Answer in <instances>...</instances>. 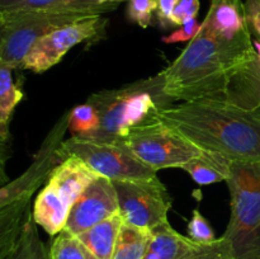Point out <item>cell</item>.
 Listing matches in <instances>:
<instances>
[{
    "mask_svg": "<svg viewBox=\"0 0 260 259\" xmlns=\"http://www.w3.org/2000/svg\"><path fill=\"white\" fill-rule=\"evenodd\" d=\"M159 118L202 150L218 152L233 163L260 164V108L202 99L169 107Z\"/></svg>",
    "mask_w": 260,
    "mask_h": 259,
    "instance_id": "6da1fadb",
    "label": "cell"
},
{
    "mask_svg": "<svg viewBox=\"0 0 260 259\" xmlns=\"http://www.w3.org/2000/svg\"><path fill=\"white\" fill-rule=\"evenodd\" d=\"M255 56L251 35L226 40L202 22L198 35L160 71L165 93L183 102L225 99L231 76Z\"/></svg>",
    "mask_w": 260,
    "mask_h": 259,
    "instance_id": "7a4b0ae2",
    "label": "cell"
},
{
    "mask_svg": "<svg viewBox=\"0 0 260 259\" xmlns=\"http://www.w3.org/2000/svg\"><path fill=\"white\" fill-rule=\"evenodd\" d=\"M101 118L94 137L123 140L131 128L159 118V113L174 103L164 89L161 73L140 79L117 89H104L88 98Z\"/></svg>",
    "mask_w": 260,
    "mask_h": 259,
    "instance_id": "3957f363",
    "label": "cell"
},
{
    "mask_svg": "<svg viewBox=\"0 0 260 259\" xmlns=\"http://www.w3.org/2000/svg\"><path fill=\"white\" fill-rule=\"evenodd\" d=\"M69 126V112L63 114L46 139L42 149L38 152L32 167L20 178L3 185L0 196V253L7 251L19 238L24 229L29 211V200L46 177L61 160L58 155L62 136Z\"/></svg>",
    "mask_w": 260,
    "mask_h": 259,
    "instance_id": "277c9868",
    "label": "cell"
},
{
    "mask_svg": "<svg viewBox=\"0 0 260 259\" xmlns=\"http://www.w3.org/2000/svg\"><path fill=\"white\" fill-rule=\"evenodd\" d=\"M230 220L225 236L235 259H260V164L233 163L228 180Z\"/></svg>",
    "mask_w": 260,
    "mask_h": 259,
    "instance_id": "5b68a950",
    "label": "cell"
},
{
    "mask_svg": "<svg viewBox=\"0 0 260 259\" xmlns=\"http://www.w3.org/2000/svg\"><path fill=\"white\" fill-rule=\"evenodd\" d=\"M96 14L81 12H0V65L20 69L38 40L53 30Z\"/></svg>",
    "mask_w": 260,
    "mask_h": 259,
    "instance_id": "8992f818",
    "label": "cell"
},
{
    "mask_svg": "<svg viewBox=\"0 0 260 259\" xmlns=\"http://www.w3.org/2000/svg\"><path fill=\"white\" fill-rule=\"evenodd\" d=\"M58 155L61 160L75 155L94 172L111 180L145 179L156 175L154 169L132 152L124 140L71 136L61 145Z\"/></svg>",
    "mask_w": 260,
    "mask_h": 259,
    "instance_id": "52a82bcc",
    "label": "cell"
},
{
    "mask_svg": "<svg viewBox=\"0 0 260 259\" xmlns=\"http://www.w3.org/2000/svg\"><path fill=\"white\" fill-rule=\"evenodd\" d=\"M123 140L132 152L155 172L182 168L203 151L160 118L134 127Z\"/></svg>",
    "mask_w": 260,
    "mask_h": 259,
    "instance_id": "ba28073f",
    "label": "cell"
},
{
    "mask_svg": "<svg viewBox=\"0 0 260 259\" xmlns=\"http://www.w3.org/2000/svg\"><path fill=\"white\" fill-rule=\"evenodd\" d=\"M112 182L118 197L119 213L124 222L151 230L168 221L173 198L156 175L145 179Z\"/></svg>",
    "mask_w": 260,
    "mask_h": 259,
    "instance_id": "9c48e42d",
    "label": "cell"
},
{
    "mask_svg": "<svg viewBox=\"0 0 260 259\" xmlns=\"http://www.w3.org/2000/svg\"><path fill=\"white\" fill-rule=\"evenodd\" d=\"M108 19L102 15L86 18L53 30L32 46L20 65L23 70L42 74L62 60L63 56L79 43H91L106 33Z\"/></svg>",
    "mask_w": 260,
    "mask_h": 259,
    "instance_id": "30bf717a",
    "label": "cell"
},
{
    "mask_svg": "<svg viewBox=\"0 0 260 259\" xmlns=\"http://www.w3.org/2000/svg\"><path fill=\"white\" fill-rule=\"evenodd\" d=\"M117 213L119 205L113 182L99 177L71 206L65 230L78 236Z\"/></svg>",
    "mask_w": 260,
    "mask_h": 259,
    "instance_id": "8fae6325",
    "label": "cell"
},
{
    "mask_svg": "<svg viewBox=\"0 0 260 259\" xmlns=\"http://www.w3.org/2000/svg\"><path fill=\"white\" fill-rule=\"evenodd\" d=\"M99 177L102 175L94 172L80 157L70 155L53 168L47 178V183L57 190L66 205L71 208L86 188Z\"/></svg>",
    "mask_w": 260,
    "mask_h": 259,
    "instance_id": "7c38bea8",
    "label": "cell"
},
{
    "mask_svg": "<svg viewBox=\"0 0 260 259\" xmlns=\"http://www.w3.org/2000/svg\"><path fill=\"white\" fill-rule=\"evenodd\" d=\"M109 0H0V12H81L102 15L118 8Z\"/></svg>",
    "mask_w": 260,
    "mask_h": 259,
    "instance_id": "4fadbf2b",
    "label": "cell"
},
{
    "mask_svg": "<svg viewBox=\"0 0 260 259\" xmlns=\"http://www.w3.org/2000/svg\"><path fill=\"white\" fill-rule=\"evenodd\" d=\"M203 23L216 35L226 40H238L251 35L244 5H236L229 0H211L210 9Z\"/></svg>",
    "mask_w": 260,
    "mask_h": 259,
    "instance_id": "5bb4252c",
    "label": "cell"
},
{
    "mask_svg": "<svg viewBox=\"0 0 260 259\" xmlns=\"http://www.w3.org/2000/svg\"><path fill=\"white\" fill-rule=\"evenodd\" d=\"M226 101L245 109L260 108V62L258 55L236 70L229 81Z\"/></svg>",
    "mask_w": 260,
    "mask_h": 259,
    "instance_id": "9a60e30c",
    "label": "cell"
},
{
    "mask_svg": "<svg viewBox=\"0 0 260 259\" xmlns=\"http://www.w3.org/2000/svg\"><path fill=\"white\" fill-rule=\"evenodd\" d=\"M33 218L48 235H57L65 230L70 207L51 184L38 193L33 205Z\"/></svg>",
    "mask_w": 260,
    "mask_h": 259,
    "instance_id": "2e32d148",
    "label": "cell"
},
{
    "mask_svg": "<svg viewBox=\"0 0 260 259\" xmlns=\"http://www.w3.org/2000/svg\"><path fill=\"white\" fill-rule=\"evenodd\" d=\"M150 233L151 236L144 259H180L200 245L174 230L168 221L155 226Z\"/></svg>",
    "mask_w": 260,
    "mask_h": 259,
    "instance_id": "e0dca14e",
    "label": "cell"
},
{
    "mask_svg": "<svg viewBox=\"0 0 260 259\" xmlns=\"http://www.w3.org/2000/svg\"><path fill=\"white\" fill-rule=\"evenodd\" d=\"M233 161L215 151L203 150L200 156L194 157L182 167L197 184L208 185L228 180L231 175Z\"/></svg>",
    "mask_w": 260,
    "mask_h": 259,
    "instance_id": "ac0fdd59",
    "label": "cell"
},
{
    "mask_svg": "<svg viewBox=\"0 0 260 259\" xmlns=\"http://www.w3.org/2000/svg\"><path fill=\"white\" fill-rule=\"evenodd\" d=\"M123 223L121 213H117L81 233L78 238L98 259H112Z\"/></svg>",
    "mask_w": 260,
    "mask_h": 259,
    "instance_id": "d6986e66",
    "label": "cell"
},
{
    "mask_svg": "<svg viewBox=\"0 0 260 259\" xmlns=\"http://www.w3.org/2000/svg\"><path fill=\"white\" fill-rule=\"evenodd\" d=\"M12 69L0 65V141H2V161L5 156V146L9 140V124L15 107L22 102L23 91L14 83Z\"/></svg>",
    "mask_w": 260,
    "mask_h": 259,
    "instance_id": "ffe728a7",
    "label": "cell"
},
{
    "mask_svg": "<svg viewBox=\"0 0 260 259\" xmlns=\"http://www.w3.org/2000/svg\"><path fill=\"white\" fill-rule=\"evenodd\" d=\"M0 259H50V251L38 235L33 213L28 217L17 241L5 253L0 254Z\"/></svg>",
    "mask_w": 260,
    "mask_h": 259,
    "instance_id": "44dd1931",
    "label": "cell"
},
{
    "mask_svg": "<svg viewBox=\"0 0 260 259\" xmlns=\"http://www.w3.org/2000/svg\"><path fill=\"white\" fill-rule=\"evenodd\" d=\"M151 233L124 222L119 231L112 259H144Z\"/></svg>",
    "mask_w": 260,
    "mask_h": 259,
    "instance_id": "7402d4cb",
    "label": "cell"
},
{
    "mask_svg": "<svg viewBox=\"0 0 260 259\" xmlns=\"http://www.w3.org/2000/svg\"><path fill=\"white\" fill-rule=\"evenodd\" d=\"M69 131L74 137H94L101 128V118L90 103L76 106L69 112Z\"/></svg>",
    "mask_w": 260,
    "mask_h": 259,
    "instance_id": "603a6c76",
    "label": "cell"
},
{
    "mask_svg": "<svg viewBox=\"0 0 260 259\" xmlns=\"http://www.w3.org/2000/svg\"><path fill=\"white\" fill-rule=\"evenodd\" d=\"M50 259H98L78 236L62 230L51 244Z\"/></svg>",
    "mask_w": 260,
    "mask_h": 259,
    "instance_id": "cb8c5ba5",
    "label": "cell"
},
{
    "mask_svg": "<svg viewBox=\"0 0 260 259\" xmlns=\"http://www.w3.org/2000/svg\"><path fill=\"white\" fill-rule=\"evenodd\" d=\"M180 259H235L234 258L233 245L230 241L221 236L216 239L213 243L198 245L193 250L188 251L184 256Z\"/></svg>",
    "mask_w": 260,
    "mask_h": 259,
    "instance_id": "d4e9b609",
    "label": "cell"
},
{
    "mask_svg": "<svg viewBox=\"0 0 260 259\" xmlns=\"http://www.w3.org/2000/svg\"><path fill=\"white\" fill-rule=\"evenodd\" d=\"M188 238L192 239L194 243L205 245V244H211L216 240L215 231L208 223L207 218L200 212L198 208L193 210L192 218L188 222Z\"/></svg>",
    "mask_w": 260,
    "mask_h": 259,
    "instance_id": "484cf974",
    "label": "cell"
},
{
    "mask_svg": "<svg viewBox=\"0 0 260 259\" xmlns=\"http://www.w3.org/2000/svg\"><path fill=\"white\" fill-rule=\"evenodd\" d=\"M127 17L141 28H147L152 22V14L156 12L159 0H127Z\"/></svg>",
    "mask_w": 260,
    "mask_h": 259,
    "instance_id": "4316f807",
    "label": "cell"
},
{
    "mask_svg": "<svg viewBox=\"0 0 260 259\" xmlns=\"http://www.w3.org/2000/svg\"><path fill=\"white\" fill-rule=\"evenodd\" d=\"M200 0H178L174 10L172 13V24L182 27L187 22L192 19H197V14L200 12Z\"/></svg>",
    "mask_w": 260,
    "mask_h": 259,
    "instance_id": "83f0119b",
    "label": "cell"
},
{
    "mask_svg": "<svg viewBox=\"0 0 260 259\" xmlns=\"http://www.w3.org/2000/svg\"><path fill=\"white\" fill-rule=\"evenodd\" d=\"M201 30V23H198L197 19H192L183 24L182 27L178 28L169 36H165L161 38L164 43H178V42H187V41H192L198 32Z\"/></svg>",
    "mask_w": 260,
    "mask_h": 259,
    "instance_id": "f1b7e54d",
    "label": "cell"
},
{
    "mask_svg": "<svg viewBox=\"0 0 260 259\" xmlns=\"http://www.w3.org/2000/svg\"><path fill=\"white\" fill-rule=\"evenodd\" d=\"M244 10L250 33L260 41V0H245Z\"/></svg>",
    "mask_w": 260,
    "mask_h": 259,
    "instance_id": "f546056e",
    "label": "cell"
},
{
    "mask_svg": "<svg viewBox=\"0 0 260 259\" xmlns=\"http://www.w3.org/2000/svg\"><path fill=\"white\" fill-rule=\"evenodd\" d=\"M178 0H159L156 9V18L159 22L160 27L162 29H168V28L173 27L172 24V13L174 10L175 5H177Z\"/></svg>",
    "mask_w": 260,
    "mask_h": 259,
    "instance_id": "4dcf8cb0",
    "label": "cell"
},
{
    "mask_svg": "<svg viewBox=\"0 0 260 259\" xmlns=\"http://www.w3.org/2000/svg\"><path fill=\"white\" fill-rule=\"evenodd\" d=\"M254 47H255L256 55H258V60L260 62V41H255V42H254Z\"/></svg>",
    "mask_w": 260,
    "mask_h": 259,
    "instance_id": "1f68e13d",
    "label": "cell"
},
{
    "mask_svg": "<svg viewBox=\"0 0 260 259\" xmlns=\"http://www.w3.org/2000/svg\"><path fill=\"white\" fill-rule=\"evenodd\" d=\"M229 2L234 3V4H236V5H244L243 0H229Z\"/></svg>",
    "mask_w": 260,
    "mask_h": 259,
    "instance_id": "d6a6232c",
    "label": "cell"
}]
</instances>
